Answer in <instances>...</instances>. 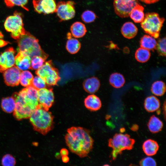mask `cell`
<instances>
[{
    "label": "cell",
    "instance_id": "16",
    "mask_svg": "<svg viewBox=\"0 0 166 166\" xmlns=\"http://www.w3.org/2000/svg\"><path fill=\"white\" fill-rule=\"evenodd\" d=\"M84 104L87 109L92 111H97L101 107L100 98L93 94L89 95L85 99Z\"/></svg>",
    "mask_w": 166,
    "mask_h": 166
},
{
    "label": "cell",
    "instance_id": "8",
    "mask_svg": "<svg viewBox=\"0 0 166 166\" xmlns=\"http://www.w3.org/2000/svg\"><path fill=\"white\" fill-rule=\"evenodd\" d=\"M35 73L42 78L48 86L57 85L61 78L58 70L54 67L50 60L45 62L40 68L36 70Z\"/></svg>",
    "mask_w": 166,
    "mask_h": 166
},
{
    "label": "cell",
    "instance_id": "3",
    "mask_svg": "<svg viewBox=\"0 0 166 166\" xmlns=\"http://www.w3.org/2000/svg\"><path fill=\"white\" fill-rule=\"evenodd\" d=\"M34 129L45 135L54 127L53 116L52 113L39 105L29 117Z\"/></svg>",
    "mask_w": 166,
    "mask_h": 166
},
{
    "label": "cell",
    "instance_id": "13",
    "mask_svg": "<svg viewBox=\"0 0 166 166\" xmlns=\"http://www.w3.org/2000/svg\"><path fill=\"white\" fill-rule=\"evenodd\" d=\"M16 51L12 47L6 49L0 54V72L2 73L15 65Z\"/></svg>",
    "mask_w": 166,
    "mask_h": 166
},
{
    "label": "cell",
    "instance_id": "34",
    "mask_svg": "<svg viewBox=\"0 0 166 166\" xmlns=\"http://www.w3.org/2000/svg\"><path fill=\"white\" fill-rule=\"evenodd\" d=\"M31 85L38 90L46 87L47 84L45 80L40 77L37 76L33 78Z\"/></svg>",
    "mask_w": 166,
    "mask_h": 166
},
{
    "label": "cell",
    "instance_id": "23",
    "mask_svg": "<svg viewBox=\"0 0 166 166\" xmlns=\"http://www.w3.org/2000/svg\"><path fill=\"white\" fill-rule=\"evenodd\" d=\"M144 8L139 3L135 6L131 10L129 16L136 23L141 22L144 17Z\"/></svg>",
    "mask_w": 166,
    "mask_h": 166
},
{
    "label": "cell",
    "instance_id": "37",
    "mask_svg": "<svg viewBox=\"0 0 166 166\" xmlns=\"http://www.w3.org/2000/svg\"><path fill=\"white\" fill-rule=\"evenodd\" d=\"M142 166H156V163L152 158L148 156L142 159L139 162Z\"/></svg>",
    "mask_w": 166,
    "mask_h": 166
},
{
    "label": "cell",
    "instance_id": "2",
    "mask_svg": "<svg viewBox=\"0 0 166 166\" xmlns=\"http://www.w3.org/2000/svg\"><path fill=\"white\" fill-rule=\"evenodd\" d=\"M16 102L14 116L18 120L29 118L38 106V90L31 85L13 95Z\"/></svg>",
    "mask_w": 166,
    "mask_h": 166
},
{
    "label": "cell",
    "instance_id": "25",
    "mask_svg": "<svg viewBox=\"0 0 166 166\" xmlns=\"http://www.w3.org/2000/svg\"><path fill=\"white\" fill-rule=\"evenodd\" d=\"M156 43L155 38L149 35H144L140 41V47L148 50L155 49Z\"/></svg>",
    "mask_w": 166,
    "mask_h": 166
},
{
    "label": "cell",
    "instance_id": "41",
    "mask_svg": "<svg viewBox=\"0 0 166 166\" xmlns=\"http://www.w3.org/2000/svg\"><path fill=\"white\" fill-rule=\"evenodd\" d=\"M62 156V160L64 162L67 163L68 162L69 159L67 156Z\"/></svg>",
    "mask_w": 166,
    "mask_h": 166
},
{
    "label": "cell",
    "instance_id": "10",
    "mask_svg": "<svg viewBox=\"0 0 166 166\" xmlns=\"http://www.w3.org/2000/svg\"><path fill=\"white\" fill-rule=\"evenodd\" d=\"M138 3V0H114L115 12L120 17H128L132 9Z\"/></svg>",
    "mask_w": 166,
    "mask_h": 166
},
{
    "label": "cell",
    "instance_id": "26",
    "mask_svg": "<svg viewBox=\"0 0 166 166\" xmlns=\"http://www.w3.org/2000/svg\"><path fill=\"white\" fill-rule=\"evenodd\" d=\"M110 84L113 87L119 88L122 87L125 83L123 76L118 73H114L111 74L109 78Z\"/></svg>",
    "mask_w": 166,
    "mask_h": 166
},
{
    "label": "cell",
    "instance_id": "11",
    "mask_svg": "<svg viewBox=\"0 0 166 166\" xmlns=\"http://www.w3.org/2000/svg\"><path fill=\"white\" fill-rule=\"evenodd\" d=\"M35 11L38 14H48L55 13L57 4L55 0H33Z\"/></svg>",
    "mask_w": 166,
    "mask_h": 166
},
{
    "label": "cell",
    "instance_id": "29",
    "mask_svg": "<svg viewBox=\"0 0 166 166\" xmlns=\"http://www.w3.org/2000/svg\"><path fill=\"white\" fill-rule=\"evenodd\" d=\"M152 93L156 96H163L166 91L165 83L162 81H157L152 84L151 87Z\"/></svg>",
    "mask_w": 166,
    "mask_h": 166
},
{
    "label": "cell",
    "instance_id": "9",
    "mask_svg": "<svg viewBox=\"0 0 166 166\" xmlns=\"http://www.w3.org/2000/svg\"><path fill=\"white\" fill-rule=\"evenodd\" d=\"M75 4V2L72 1L58 2L55 13L60 22L67 21L74 17L76 13Z\"/></svg>",
    "mask_w": 166,
    "mask_h": 166
},
{
    "label": "cell",
    "instance_id": "36",
    "mask_svg": "<svg viewBox=\"0 0 166 166\" xmlns=\"http://www.w3.org/2000/svg\"><path fill=\"white\" fill-rule=\"evenodd\" d=\"M16 163L15 158L9 154L4 156L2 160V164L5 166H13Z\"/></svg>",
    "mask_w": 166,
    "mask_h": 166
},
{
    "label": "cell",
    "instance_id": "15",
    "mask_svg": "<svg viewBox=\"0 0 166 166\" xmlns=\"http://www.w3.org/2000/svg\"><path fill=\"white\" fill-rule=\"evenodd\" d=\"M31 58L21 51H18L15 57V65L20 71L30 69Z\"/></svg>",
    "mask_w": 166,
    "mask_h": 166
},
{
    "label": "cell",
    "instance_id": "12",
    "mask_svg": "<svg viewBox=\"0 0 166 166\" xmlns=\"http://www.w3.org/2000/svg\"><path fill=\"white\" fill-rule=\"evenodd\" d=\"M39 105L45 110H48L54 101L53 89L46 87L38 90Z\"/></svg>",
    "mask_w": 166,
    "mask_h": 166
},
{
    "label": "cell",
    "instance_id": "32",
    "mask_svg": "<svg viewBox=\"0 0 166 166\" xmlns=\"http://www.w3.org/2000/svg\"><path fill=\"white\" fill-rule=\"evenodd\" d=\"M155 49L159 55L166 56V38L165 37L159 38L157 42Z\"/></svg>",
    "mask_w": 166,
    "mask_h": 166
},
{
    "label": "cell",
    "instance_id": "24",
    "mask_svg": "<svg viewBox=\"0 0 166 166\" xmlns=\"http://www.w3.org/2000/svg\"><path fill=\"white\" fill-rule=\"evenodd\" d=\"M163 125L162 121L155 115L150 117L148 124L149 130L152 133H156L161 131Z\"/></svg>",
    "mask_w": 166,
    "mask_h": 166
},
{
    "label": "cell",
    "instance_id": "38",
    "mask_svg": "<svg viewBox=\"0 0 166 166\" xmlns=\"http://www.w3.org/2000/svg\"><path fill=\"white\" fill-rule=\"evenodd\" d=\"M147 4H150L156 3L160 0H139Z\"/></svg>",
    "mask_w": 166,
    "mask_h": 166
},
{
    "label": "cell",
    "instance_id": "40",
    "mask_svg": "<svg viewBox=\"0 0 166 166\" xmlns=\"http://www.w3.org/2000/svg\"><path fill=\"white\" fill-rule=\"evenodd\" d=\"M9 43L2 39H0V47H4L6 45Z\"/></svg>",
    "mask_w": 166,
    "mask_h": 166
},
{
    "label": "cell",
    "instance_id": "14",
    "mask_svg": "<svg viewBox=\"0 0 166 166\" xmlns=\"http://www.w3.org/2000/svg\"><path fill=\"white\" fill-rule=\"evenodd\" d=\"M3 73L4 82L7 85L14 86L19 85L21 71L17 66L14 65L6 69Z\"/></svg>",
    "mask_w": 166,
    "mask_h": 166
},
{
    "label": "cell",
    "instance_id": "42",
    "mask_svg": "<svg viewBox=\"0 0 166 166\" xmlns=\"http://www.w3.org/2000/svg\"><path fill=\"white\" fill-rule=\"evenodd\" d=\"M135 128H138V126H137L136 125H134L133 126H132V130L135 131L136 130L135 129Z\"/></svg>",
    "mask_w": 166,
    "mask_h": 166
},
{
    "label": "cell",
    "instance_id": "19",
    "mask_svg": "<svg viewBox=\"0 0 166 166\" xmlns=\"http://www.w3.org/2000/svg\"><path fill=\"white\" fill-rule=\"evenodd\" d=\"M121 31L122 34L124 37L130 39L134 38L136 35L138 29L133 23L127 22L123 25Z\"/></svg>",
    "mask_w": 166,
    "mask_h": 166
},
{
    "label": "cell",
    "instance_id": "5",
    "mask_svg": "<svg viewBox=\"0 0 166 166\" xmlns=\"http://www.w3.org/2000/svg\"><path fill=\"white\" fill-rule=\"evenodd\" d=\"M109 146L113 149L111 155L113 160L124 150L132 149L135 142L134 139L128 134L116 133L109 140Z\"/></svg>",
    "mask_w": 166,
    "mask_h": 166
},
{
    "label": "cell",
    "instance_id": "31",
    "mask_svg": "<svg viewBox=\"0 0 166 166\" xmlns=\"http://www.w3.org/2000/svg\"><path fill=\"white\" fill-rule=\"evenodd\" d=\"M45 60V59L41 56H34L31 59L30 69L36 70H38L43 65Z\"/></svg>",
    "mask_w": 166,
    "mask_h": 166
},
{
    "label": "cell",
    "instance_id": "39",
    "mask_svg": "<svg viewBox=\"0 0 166 166\" xmlns=\"http://www.w3.org/2000/svg\"><path fill=\"white\" fill-rule=\"evenodd\" d=\"M60 154L62 156H67L68 154V152L66 149L62 148L61 150Z\"/></svg>",
    "mask_w": 166,
    "mask_h": 166
},
{
    "label": "cell",
    "instance_id": "28",
    "mask_svg": "<svg viewBox=\"0 0 166 166\" xmlns=\"http://www.w3.org/2000/svg\"><path fill=\"white\" fill-rule=\"evenodd\" d=\"M150 56L151 53L149 50L141 47L136 50L135 54L136 60L141 63H145L147 61Z\"/></svg>",
    "mask_w": 166,
    "mask_h": 166
},
{
    "label": "cell",
    "instance_id": "21",
    "mask_svg": "<svg viewBox=\"0 0 166 166\" xmlns=\"http://www.w3.org/2000/svg\"><path fill=\"white\" fill-rule=\"evenodd\" d=\"M159 148L157 143L154 140L149 139L145 140L142 145L144 153L148 156H151L155 155Z\"/></svg>",
    "mask_w": 166,
    "mask_h": 166
},
{
    "label": "cell",
    "instance_id": "17",
    "mask_svg": "<svg viewBox=\"0 0 166 166\" xmlns=\"http://www.w3.org/2000/svg\"><path fill=\"white\" fill-rule=\"evenodd\" d=\"M83 85L84 89L86 92L90 93H93L98 91L100 84L98 78L92 77L85 80Z\"/></svg>",
    "mask_w": 166,
    "mask_h": 166
},
{
    "label": "cell",
    "instance_id": "20",
    "mask_svg": "<svg viewBox=\"0 0 166 166\" xmlns=\"http://www.w3.org/2000/svg\"><path fill=\"white\" fill-rule=\"evenodd\" d=\"M144 106L147 112H153L159 109L160 106V101L155 96H151L145 99Z\"/></svg>",
    "mask_w": 166,
    "mask_h": 166
},
{
    "label": "cell",
    "instance_id": "27",
    "mask_svg": "<svg viewBox=\"0 0 166 166\" xmlns=\"http://www.w3.org/2000/svg\"><path fill=\"white\" fill-rule=\"evenodd\" d=\"M1 107L6 112L9 113L14 112L16 107L14 98L13 97L3 98L1 101Z\"/></svg>",
    "mask_w": 166,
    "mask_h": 166
},
{
    "label": "cell",
    "instance_id": "22",
    "mask_svg": "<svg viewBox=\"0 0 166 166\" xmlns=\"http://www.w3.org/2000/svg\"><path fill=\"white\" fill-rule=\"evenodd\" d=\"M70 31L72 35L76 38L83 37L87 32L85 25L80 22H76L73 23L70 27Z\"/></svg>",
    "mask_w": 166,
    "mask_h": 166
},
{
    "label": "cell",
    "instance_id": "33",
    "mask_svg": "<svg viewBox=\"0 0 166 166\" xmlns=\"http://www.w3.org/2000/svg\"><path fill=\"white\" fill-rule=\"evenodd\" d=\"M28 0H4L6 6L9 7H12L15 6H20L23 9L28 10L26 6Z\"/></svg>",
    "mask_w": 166,
    "mask_h": 166
},
{
    "label": "cell",
    "instance_id": "7",
    "mask_svg": "<svg viewBox=\"0 0 166 166\" xmlns=\"http://www.w3.org/2000/svg\"><path fill=\"white\" fill-rule=\"evenodd\" d=\"M4 27L7 31L10 33L11 37L17 40L26 31L24 27L21 14L17 11L6 18Z\"/></svg>",
    "mask_w": 166,
    "mask_h": 166
},
{
    "label": "cell",
    "instance_id": "1",
    "mask_svg": "<svg viewBox=\"0 0 166 166\" xmlns=\"http://www.w3.org/2000/svg\"><path fill=\"white\" fill-rule=\"evenodd\" d=\"M67 132L65 140L70 150L81 158L87 156L94 142L89 131L81 127H72L67 129Z\"/></svg>",
    "mask_w": 166,
    "mask_h": 166
},
{
    "label": "cell",
    "instance_id": "4",
    "mask_svg": "<svg viewBox=\"0 0 166 166\" xmlns=\"http://www.w3.org/2000/svg\"><path fill=\"white\" fill-rule=\"evenodd\" d=\"M36 37L26 31L17 40L18 51L23 52L31 59L34 56H38L46 60L48 55L42 49Z\"/></svg>",
    "mask_w": 166,
    "mask_h": 166
},
{
    "label": "cell",
    "instance_id": "35",
    "mask_svg": "<svg viewBox=\"0 0 166 166\" xmlns=\"http://www.w3.org/2000/svg\"><path fill=\"white\" fill-rule=\"evenodd\" d=\"M96 18L95 14L92 11L86 10L81 15L82 20L85 23H90L95 21Z\"/></svg>",
    "mask_w": 166,
    "mask_h": 166
},
{
    "label": "cell",
    "instance_id": "30",
    "mask_svg": "<svg viewBox=\"0 0 166 166\" xmlns=\"http://www.w3.org/2000/svg\"><path fill=\"white\" fill-rule=\"evenodd\" d=\"M34 78L32 73L28 70H24L21 72L20 83L24 87H27L31 85Z\"/></svg>",
    "mask_w": 166,
    "mask_h": 166
},
{
    "label": "cell",
    "instance_id": "18",
    "mask_svg": "<svg viewBox=\"0 0 166 166\" xmlns=\"http://www.w3.org/2000/svg\"><path fill=\"white\" fill-rule=\"evenodd\" d=\"M67 40L66 45V48L68 51L72 54L77 53L80 49L81 44L76 38L73 37L70 33L67 34Z\"/></svg>",
    "mask_w": 166,
    "mask_h": 166
},
{
    "label": "cell",
    "instance_id": "6",
    "mask_svg": "<svg viewBox=\"0 0 166 166\" xmlns=\"http://www.w3.org/2000/svg\"><path fill=\"white\" fill-rule=\"evenodd\" d=\"M164 20V18L160 17L157 13H148L141 22V27L145 33L155 38H158Z\"/></svg>",
    "mask_w": 166,
    "mask_h": 166
}]
</instances>
